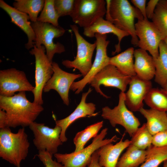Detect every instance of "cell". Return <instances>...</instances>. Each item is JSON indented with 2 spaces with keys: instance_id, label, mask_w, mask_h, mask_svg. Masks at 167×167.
I'll list each match as a JSON object with an SVG mask.
<instances>
[{
  "instance_id": "16",
  "label": "cell",
  "mask_w": 167,
  "mask_h": 167,
  "mask_svg": "<svg viewBox=\"0 0 167 167\" xmlns=\"http://www.w3.org/2000/svg\"><path fill=\"white\" fill-rule=\"evenodd\" d=\"M129 89L125 93V102L132 112L139 111L143 108V101L152 88L151 80L143 79L137 75L131 77Z\"/></svg>"
},
{
  "instance_id": "37",
  "label": "cell",
  "mask_w": 167,
  "mask_h": 167,
  "mask_svg": "<svg viewBox=\"0 0 167 167\" xmlns=\"http://www.w3.org/2000/svg\"><path fill=\"white\" fill-rule=\"evenodd\" d=\"M159 0H150L146 6V12L147 18L151 19Z\"/></svg>"
},
{
  "instance_id": "12",
  "label": "cell",
  "mask_w": 167,
  "mask_h": 167,
  "mask_svg": "<svg viewBox=\"0 0 167 167\" xmlns=\"http://www.w3.org/2000/svg\"><path fill=\"white\" fill-rule=\"evenodd\" d=\"M135 33L139 41L137 46L149 52L153 59L159 55V45L164 39L152 22L148 19L138 20L135 24Z\"/></svg>"
},
{
  "instance_id": "10",
  "label": "cell",
  "mask_w": 167,
  "mask_h": 167,
  "mask_svg": "<svg viewBox=\"0 0 167 167\" xmlns=\"http://www.w3.org/2000/svg\"><path fill=\"white\" fill-rule=\"evenodd\" d=\"M96 53L91 67L87 74L80 80L74 82L70 89L78 94L82 92L86 85L89 84L93 77L103 68L109 64L110 58L107 54V49L109 41L107 40V35L98 33L95 34Z\"/></svg>"
},
{
  "instance_id": "4",
  "label": "cell",
  "mask_w": 167,
  "mask_h": 167,
  "mask_svg": "<svg viewBox=\"0 0 167 167\" xmlns=\"http://www.w3.org/2000/svg\"><path fill=\"white\" fill-rule=\"evenodd\" d=\"M108 130L107 128L103 129L93 138L91 144L78 152L64 154L57 153L54 155V156L63 167H87L95 152L104 145L115 142L119 139L115 135L111 138L104 139Z\"/></svg>"
},
{
  "instance_id": "15",
  "label": "cell",
  "mask_w": 167,
  "mask_h": 167,
  "mask_svg": "<svg viewBox=\"0 0 167 167\" xmlns=\"http://www.w3.org/2000/svg\"><path fill=\"white\" fill-rule=\"evenodd\" d=\"M54 73L45 85L43 92H48L51 90L56 91L59 95L63 103L68 106L70 103L69 90L72 83L76 79L81 77V74L70 73L62 70L55 62L52 63Z\"/></svg>"
},
{
  "instance_id": "9",
  "label": "cell",
  "mask_w": 167,
  "mask_h": 167,
  "mask_svg": "<svg viewBox=\"0 0 167 167\" xmlns=\"http://www.w3.org/2000/svg\"><path fill=\"white\" fill-rule=\"evenodd\" d=\"M70 27L75 37L77 54L73 60H64L62 61V64L67 68L78 70L84 77L92 66V58L94 51L96 49V43L95 42L91 43L86 40L80 34L79 28L75 24L71 25Z\"/></svg>"
},
{
  "instance_id": "22",
  "label": "cell",
  "mask_w": 167,
  "mask_h": 167,
  "mask_svg": "<svg viewBox=\"0 0 167 167\" xmlns=\"http://www.w3.org/2000/svg\"><path fill=\"white\" fill-rule=\"evenodd\" d=\"M139 112L146 119L148 129L153 136L157 133L167 130V113L152 109L143 108Z\"/></svg>"
},
{
  "instance_id": "38",
  "label": "cell",
  "mask_w": 167,
  "mask_h": 167,
  "mask_svg": "<svg viewBox=\"0 0 167 167\" xmlns=\"http://www.w3.org/2000/svg\"><path fill=\"white\" fill-rule=\"evenodd\" d=\"M99 156L97 150L93 154L91 161L87 167H101L98 162Z\"/></svg>"
},
{
  "instance_id": "19",
  "label": "cell",
  "mask_w": 167,
  "mask_h": 167,
  "mask_svg": "<svg viewBox=\"0 0 167 167\" xmlns=\"http://www.w3.org/2000/svg\"><path fill=\"white\" fill-rule=\"evenodd\" d=\"M125 135L124 133L120 141L115 144L109 143L97 150L99 164L101 167H116L121 153L131 143L128 139L123 141Z\"/></svg>"
},
{
  "instance_id": "2",
  "label": "cell",
  "mask_w": 167,
  "mask_h": 167,
  "mask_svg": "<svg viewBox=\"0 0 167 167\" xmlns=\"http://www.w3.org/2000/svg\"><path fill=\"white\" fill-rule=\"evenodd\" d=\"M106 20L131 36V44L137 46L139 41L135 27V19L142 20L140 11L127 0H106Z\"/></svg>"
},
{
  "instance_id": "7",
  "label": "cell",
  "mask_w": 167,
  "mask_h": 167,
  "mask_svg": "<svg viewBox=\"0 0 167 167\" xmlns=\"http://www.w3.org/2000/svg\"><path fill=\"white\" fill-rule=\"evenodd\" d=\"M29 52L34 56L35 60V85L32 92L34 95L33 102L42 105L43 103L42 94L44 88L52 76L54 71L43 45L37 47L34 45Z\"/></svg>"
},
{
  "instance_id": "5",
  "label": "cell",
  "mask_w": 167,
  "mask_h": 167,
  "mask_svg": "<svg viewBox=\"0 0 167 167\" xmlns=\"http://www.w3.org/2000/svg\"><path fill=\"white\" fill-rule=\"evenodd\" d=\"M31 25L36 36L34 45L39 47L43 45L45 48L47 56L52 63L55 54H61L65 51L63 44L59 42L55 43L54 41V38L63 36L65 30L59 25L55 26L38 21L31 22Z\"/></svg>"
},
{
  "instance_id": "20",
  "label": "cell",
  "mask_w": 167,
  "mask_h": 167,
  "mask_svg": "<svg viewBox=\"0 0 167 167\" xmlns=\"http://www.w3.org/2000/svg\"><path fill=\"white\" fill-rule=\"evenodd\" d=\"M96 33L102 35L112 33L117 36L118 43L115 46V50L112 52V55L121 51L120 44L122 40L130 36L128 33L118 28L112 23L103 18H99L90 26L84 28L83 34L87 37H94Z\"/></svg>"
},
{
  "instance_id": "30",
  "label": "cell",
  "mask_w": 167,
  "mask_h": 167,
  "mask_svg": "<svg viewBox=\"0 0 167 167\" xmlns=\"http://www.w3.org/2000/svg\"><path fill=\"white\" fill-rule=\"evenodd\" d=\"M151 19L164 40L167 37V0L159 1Z\"/></svg>"
},
{
  "instance_id": "21",
  "label": "cell",
  "mask_w": 167,
  "mask_h": 167,
  "mask_svg": "<svg viewBox=\"0 0 167 167\" xmlns=\"http://www.w3.org/2000/svg\"><path fill=\"white\" fill-rule=\"evenodd\" d=\"M134 56L136 75L143 79L151 80L154 77L156 71L152 57L146 51L141 48L134 50Z\"/></svg>"
},
{
  "instance_id": "17",
  "label": "cell",
  "mask_w": 167,
  "mask_h": 167,
  "mask_svg": "<svg viewBox=\"0 0 167 167\" xmlns=\"http://www.w3.org/2000/svg\"><path fill=\"white\" fill-rule=\"evenodd\" d=\"M92 90V89L89 88L87 92L83 93L80 103L70 115L64 118L55 120V126L61 128L60 138L62 143L67 141V139L66 135V131L73 122L81 118L96 115L95 113L96 109V105L92 103L86 102L87 96Z\"/></svg>"
},
{
  "instance_id": "13",
  "label": "cell",
  "mask_w": 167,
  "mask_h": 167,
  "mask_svg": "<svg viewBox=\"0 0 167 167\" xmlns=\"http://www.w3.org/2000/svg\"><path fill=\"white\" fill-rule=\"evenodd\" d=\"M131 77L120 72L114 66L109 64L103 68L93 77L89 84L96 91L106 98L110 97L105 95L100 89V86L113 87L124 92Z\"/></svg>"
},
{
  "instance_id": "34",
  "label": "cell",
  "mask_w": 167,
  "mask_h": 167,
  "mask_svg": "<svg viewBox=\"0 0 167 167\" xmlns=\"http://www.w3.org/2000/svg\"><path fill=\"white\" fill-rule=\"evenodd\" d=\"M52 154L46 151H38L36 155L42 162L45 167H63V165L52 159Z\"/></svg>"
},
{
  "instance_id": "3",
  "label": "cell",
  "mask_w": 167,
  "mask_h": 167,
  "mask_svg": "<svg viewBox=\"0 0 167 167\" xmlns=\"http://www.w3.org/2000/svg\"><path fill=\"white\" fill-rule=\"evenodd\" d=\"M30 146L24 127L16 133L10 128L0 130V157L16 167H20L21 161L27 156Z\"/></svg>"
},
{
  "instance_id": "23",
  "label": "cell",
  "mask_w": 167,
  "mask_h": 167,
  "mask_svg": "<svg viewBox=\"0 0 167 167\" xmlns=\"http://www.w3.org/2000/svg\"><path fill=\"white\" fill-rule=\"evenodd\" d=\"M134 49L131 47L124 51L110 58L109 64L115 66L120 72L132 77L136 75L133 61Z\"/></svg>"
},
{
  "instance_id": "41",
  "label": "cell",
  "mask_w": 167,
  "mask_h": 167,
  "mask_svg": "<svg viewBox=\"0 0 167 167\" xmlns=\"http://www.w3.org/2000/svg\"><path fill=\"white\" fill-rule=\"evenodd\" d=\"M163 167H167V161L163 162Z\"/></svg>"
},
{
  "instance_id": "33",
  "label": "cell",
  "mask_w": 167,
  "mask_h": 167,
  "mask_svg": "<svg viewBox=\"0 0 167 167\" xmlns=\"http://www.w3.org/2000/svg\"><path fill=\"white\" fill-rule=\"evenodd\" d=\"M75 0H54V5L59 17L71 15L73 11Z\"/></svg>"
},
{
  "instance_id": "14",
  "label": "cell",
  "mask_w": 167,
  "mask_h": 167,
  "mask_svg": "<svg viewBox=\"0 0 167 167\" xmlns=\"http://www.w3.org/2000/svg\"><path fill=\"white\" fill-rule=\"evenodd\" d=\"M34 88L23 71L15 68L0 71V96L10 97L17 92H32Z\"/></svg>"
},
{
  "instance_id": "39",
  "label": "cell",
  "mask_w": 167,
  "mask_h": 167,
  "mask_svg": "<svg viewBox=\"0 0 167 167\" xmlns=\"http://www.w3.org/2000/svg\"><path fill=\"white\" fill-rule=\"evenodd\" d=\"M7 127V117L5 111L0 109V128L3 129Z\"/></svg>"
},
{
  "instance_id": "11",
  "label": "cell",
  "mask_w": 167,
  "mask_h": 167,
  "mask_svg": "<svg viewBox=\"0 0 167 167\" xmlns=\"http://www.w3.org/2000/svg\"><path fill=\"white\" fill-rule=\"evenodd\" d=\"M29 127L34 135L33 144L38 151H46L52 155L57 153L58 147L63 143L60 138V127L55 126L51 128L34 122Z\"/></svg>"
},
{
  "instance_id": "27",
  "label": "cell",
  "mask_w": 167,
  "mask_h": 167,
  "mask_svg": "<svg viewBox=\"0 0 167 167\" xmlns=\"http://www.w3.org/2000/svg\"><path fill=\"white\" fill-rule=\"evenodd\" d=\"M103 125V121L98 122L88 126L84 130L78 132L73 139V142L75 146L74 152H78L84 148V146L91 139L94 138L97 135Z\"/></svg>"
},
{
  "instance_id": "18",
  "label": "cell",
  "mask_w": 167,
  "mask_h": 167,
  "mask_svg": "<svg viewBox=\"0 0 167 167\" xmlns=\"http://www.w3.org/2000/svg\"><path fill=\"white\" fill-rule=\"evenodd\" d=\"M0 7L9 15L11 22L19 27L27 35L28 41L25 45V48L28 50L32 49L34 46L36 36L31 22L29 21V16L18 11L3 0H0Z\"/></svg>"
},
{
  "instance_id": "1",
  "label": "cell",
  "mask_w": 167,
  "mask_h": 167,
  "mask_svg": "<svg viewBox=\"0 0 167 167\" xmlns=\"http://www.w3.org/2000/svg\"><path fill=\"white\" fill-rule=\"evenodd\" d=\"M0 109L5 111L10 128L29 126L44 110L41 105L30 101L25 91L11 96H0Z\"/></svg>"
},
{
  "instance_id": "8",
  "label": "cell",
  "mask_w": 167,
  "mask_h": 167,
  "mask_svg": "<svg viewBox=\"0 0 167 167\" xmlns=\"http://www.w3.org/2000/svg\"><path fill=\"white\" fill-rule=\"evenodd\" d=\"M106 11L104 0H75L70 15L73 22L84 28L88 27L97 19L103 18Z\"/></svg>"
},
{
  "instance_id": "42",
  "label": "cell",
  "mask_w": 167,
  "mask_h": 167,
  "mask_svg": "<svg viewBox=\"0 0 167 167\" xmlns=\"http://www.w3.org/2000/svg\"><path fill=\"white\" fill-rule=\"evenodd\" d=\"M167 46V37L165 38L164 40Z\"/></svg>"
},
{
  "instance_id": "35",
  "label": "cell",
  "mask_w": 167,
  "mask_h": 167,
  "mask_svg": "<svg viewBox=\"0 0 167 167\" xmlns=\"http://www.w3.org/2000/svg\"><path fill=\"white\" fill-rule=\"evenodd\" d=\"M152 144L156 147H167V130L153 135Z\"/></svg>"
},
{
  "instance_id": "25",
  "label": "cell",
  "mask_w": 167,
  "mask_h": 167,
  "mask_svg": "<svg viewBox=\"0 0 167 167\" xmlns=\"http://www.w3.org/2000/svg\"><path fill=\"white\" fill-rule=\"evenodd\" d=\"M156 71L154 80L163 88L167 84V46L164 40L159 45V55L153 59Z\"/></svg>"
},
{
  "instance_id": "32",
  "label": "cell",
  "mask_w": 167,
  "mask_h": 167,
  "mask_svg": "<svg viewBox=\"0 0 167 167\" xmlns=\"http://www.w3.org/2000/svg\"><path fill=\"white\" fill-rule=\"evenodd\" d=\"M54 0H45L44 6L37 21L48 23L55 26H59L58 20L59 17L54 7Z\"/></svg>"
},
{
  "instance_id": "24",
  "label": "cell",
  "mask_w": 167,
  "mask_h": 167,
  "mask_svg": "<svg viewBox=\"0 0 167 167\" xmlns=\"http://www.w3.org/2000/svg\"><path fill=\"white\" fill-rule=\"evenodd\" d=\"M147 150L139 149L130 144L119 158L116 167H139L145 161Z\"/></svg>"
},
{
  "instance_id": "28",
  "label": "cell",
  "mask_w": 167,
  "mask_h": 167,
  "mask_svg": "<svg viewBox=\"0 0 167 167\" xmlns=\"http://www.w3.org/2000/svg\"><path fill=\"white\" fill-rule=\"evenodd\" d=\"M144 101L150 109L162 112H167V95L162 88H152Z\"/></svg>"
},
{
  "instance_id": "6",
  "label": "cell",
  "mask_w": 167,
  "mask_h": 167,
  "mask_svg": "<svg viewBox=\"0 0 167 167\" xmlns=\"http://www.w3.org/2000/svg\"><path fill=\"white\" fill-rule=\"evenodd\" d=\"M125 93L121 92L119 95L118 105L112 109L108 106L102 109V117L109 120L112 126H122L126 133L131 137L140 125L139 119L127 107L125 102Z\"/></svg>"
},
{
  "instance_id": "40",
  "label": "cell",
  "mask_w": 167,
  "mask_h": 167,
  "mask_svg": "<svg viewBox=\"0 0 167 167\" xmlns=\"http://www.w3.org/2000/svg\"><path fill=\"white\" fill-rule=\"evenodd\" d=\"M162 89L164 92L167 95V84Z\"/></svg>"
},
{
  "instance_id": "31",
  "label": "cell",
  "mask_w": 167,
  "mask_h": 167,
  "mask_svg": "<svg viewBox=\"0 0 167 167\" xmlns=\"http://www.w3.org/2000/svg\"><path fill=\"white\" fill-rule=\"evenodd\" d=\"M130 144L141 150H145L152 145L153 135L144 123L139 127L131 137Z\"/></svg>"
},
{
  "instance_id": "36",
  "label": "cell",
  "mask_w": 167,
  "mask_h": 167,
  "mask_svg": "<svg viewBox=\"0 0 167 167\" xmlns=\"http://www.w3.org/2000/svg\"><path fill=\"white\" fill-rule=\"evenodd\" d=\"M146 0H131V2L140 11L144 19H148L146 12Z\"/></svg>"
},
{
  "instance_id": "29",
  "label": "cell",
  "mask_w": 167,
  "mask_h": 167,
  "mask_svg": "<svg viewBox=\"0 0 167 167\" xmlns=\"http://www.w3.org/2000/svg\"><path fill=\"white\" fill-rule=\"evenodd\" d=\"M147 150L146 160L139 167H158L167 161V147H156L152 144Z\"/></svg>"
},
{
  "instance_id": "26",
  "label": "cell",
  "mask_w": 167,
  "mask_h": 167,
  "mask_svg": "<svg viewBox=\"0 0 167 167\" xmlns=\"http://www.w3.org/2000/svg\"><path fill=\"white\" fill-rule=\"evenodd\" d=\"M45 2L44 0H15L13 5L18 11L27 14L31 22H34L37 21Z\"/></svg>"
}]
</instances>
